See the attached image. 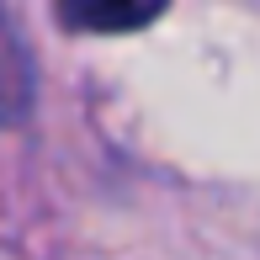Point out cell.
Returning a JSON list of instances; mask_svg holds the SVG:
<instances>
[{
	"instance_id": "6da1fadb",
	"label": "cell",
	"mask_w": 260,
	"mask_h": 260,
	"mask_svg": "<svg viewBox=\"0 0 260 260\" xmlns=\"http://www.w3.org/2000/svg\"><path fill=\"white\" fill-rule=\"evenodd\" d=\"M159 11L165 0H58V16L75 32H133Z\"/></svg>"
},
{
	"instance_id": "7a4b0ae2",
	"label": "cell",
	"mask_w": 260,
	"mask_h": 260,
	"mask_svg": "<svg viewBox=\"0 0 260 260\" xmlns=\"http://www.w3.org/2000/svg\"><path fill=\"white\" fill-rule=\"evenodd\" d=\"M27 106V64H21L16 43L0 32V117H16Z\"/></svg>"
}]
</instances>
